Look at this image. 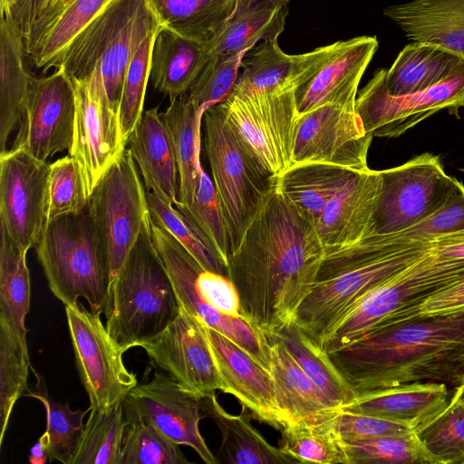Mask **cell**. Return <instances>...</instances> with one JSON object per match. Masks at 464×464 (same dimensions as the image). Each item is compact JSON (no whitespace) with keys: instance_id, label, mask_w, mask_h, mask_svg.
<instances>
[{"instance_id":"obj_1","label":"cell","mask_w":464,"mask_h":464,"mask_svg":"<svg viewBox=\"0 0 464 464\" xmlns=\"http://www.w3.org/2000/svg\"><path fill=\"white\" fill-rule=\"evenodd\" d=\"M324 256L314 222L284 196L276 180L228 260L240 315L264 333L295 322Z\"/></svg>"},{"instance_id":"obj_2","label":"cell","mask_w":464,"mask_h":464,"mask_svg":"<svg viewBox=\"0 0 464 464\" xmlns=\"http://www.w3.org/2000/svg\"><path fill=\"white\" fill-rule=\"evenodd\" d=\"M355 392L464 378V312L379 325L328 353Z\"/></svg>"},{"instance_id":"obj_3","label":"cell","mask_w":464,"mask_h":464,"mask_svg":"<svg viewBox=\"0 0 464 464\" xmlns=\"http://www.w3.org/2000/svg\"><path fill=\"white\" fill-rule=\"evenodd\" d=\"M430 246L391 251L379 235L324 248L311 293L295 323L321 346L346 313L363 296L423 256Z\"/></svg>"},{"instance_id":"obj_4","label":"cell","mask_w":464,"mask_h":464,"mask_svg":"<svg viewBox=\"0 0 464 464\" xmlns=\"http://www.w3.org/2000/svg\"><path fill=\"white\" fill-rule=\"evenodd\" d=\"M180 309L152 240L150 215L111 287L105 325L127 351L159 335L175 321Z\"/></svg>"},{"instance_id":"obj_5","label":"cell","mask_w":464,"mask_h":464,"mask_svg":"<svg viewBox=\"0 0 464 464\" xmlns=\"http://www.w3.org/2000/svg\"><path fill=\"white\" fill-rule=\"evenodd\" d=\"M161 25L150 0H111L74 39L57 68L71 78L92 76L120 113L130 63Z\"/></svg>"},{"instance_id":"obj_6","label":"cell","mask_w":464,"mask_h":464,"mask_svg":"<svg viewBox=\"0 0 464 464\" xmlns=\"http://www.w3.org/2000/svg\"><path fill=\"white\" fill-rule=\"evenodd\" d=\"M151 236L180 304L206 325L231 339L270 371L266 335L240 315L238 293L231 280L203 269L169 232L152 220Z\"/></svg>"},{"instance_id":"obj_7","label":"cell","mask_w":464,"mask_h":464,"mask_svg":"<svg viewBox=\"0 0 464 464\" xmlns=\"http://www.w3.org/2000/svg\"><path fill=\"white\" fill-rule=\"evenodd\" d=\"M34 248L57 299L64 305H76L79 298H84L92 312H105L109 274L88 204L48 221Z\"/></svg>"},{"instance_id":"obj_8","label":"cell","mask_w":464,"mask_h":464,"mask_svg":"<svg viewBox=\"0 0 464 464\" xmlns=\"http://www.w3.org/2000/svg\"><path fill=\"white\" fill-rule=\"evenodd\" d=\"M464 280V260L443 259L430 249L354 304L324 340L327 352L343 348L379 325L412 319L432 295Z\"/></svg>"},{"instance_id":"obj_9","label":"cell","mask_w":464,"mask_h":464,"mask_svg":"<svg viewBox=\"0 0 464 464\" xmlns=\"http://www.w3.org/2000/svg\"><path fill=\"white\" fill-rule=\"evenodd\" d=\"M203 129L211 179L227 227L233 253L276 179L266 175L243 147L230 128L220 104L205 111Z\"/></svg>"},{"instance_id":"obj_10","label":"cell","mask_w":464,"mask_h":464,"mask_svg":"<svg viewBox=\"0 0 464 464\" xmlns=\"http://www.w3.org/2000/svg\"><path fill=\"white\" fill-rule=\"evenodd\" d=\"M136 166L126 148L88 199L90 216L107 265L110 290L150 216L147 191Z\"/></svg>"},{"instance_id":"obj_11","label":"cell","mask_w":464,"mask_h":464,"mask_svg":"<svg viewBox=\"0 0 464 464\" xmlns=\"http://www.w3.org/2000/svg\"><path fill=\"white\" fill-rule=\"evenodd\" d=\"M295 91L230 95L219 103L240 143L262 170L273 179L293 165L301 117Z\"/></svg>"},{"instance_id":"obj_12","label":"cell","mask_w":464,"mask_h":464,"mask_svg":"<svg viewBox=\"0 0 464 464\" xmlns=\"http://www.w3.org/2000/svg\"><path fill=\"white\" fill-rule=\"evenodd\" d=\"M380 173L382 189L372 235L394 234L415 226L443 208L462 185L448 175L439 157L430 152Z\"/></svg>"},{"instance_id":"obj_13","label":"cell","mask_w":464,"mask_h":464,"mask_svg":"<svg viewBox=\"0 0 464 464\" xmlns=\"http://www.w3.org/2000/svg\"><path fill=\"white\" fill-rule=\"evenodd\" d=\"M76 368L89 396L90 411L110 409L124 400L137 384L122 359L126 352L110 334L100 313L82 303L65 305Z\"/></svg>"},{"instance_id":"obj_14","label":"cell","mask_w":464,"mask_h":464,"mask_svg":"<svg viewBox=\"0 0 464 464\" xmlns=\"http://www.w3.org/2000/svg\"><path fill=\"white\" fill-rule=\"evenodd\" d=\"M385 73L386 69L377 70L355 101L364 129L373 137H398L440 110L456 112L464 106V65L427 90L401 96L388 92Z\"/></svg>"},{"instance_id":"obj_15","label":"cell","mask_w":464,"mask_h":464,"mask_svg":"<svg viewBox=\"0 0 464 464\" xmlns=\"http://www.w3.org/2000/svg\"><path fill=\"white\" fill-rule=\"evenodd\" d=\"M50 165L22 150L0 153L1 228L27 252L48 223Z\"/></svg>"},{"instance_id":"obj_16","label":"cell","mask_w":464,"mask_h":464,"mask_svg":"<svg viewBox=\"0 0 464 464\" xmlns=\"http://www.w3.org/2000/svg\"><path fill=\"white\" fill-rule=\"evenodd\" d=\"M71 78V77H70ZM75 92V121L69 155L80 167L90 197L97 183L126 150L120 113L92 76L71 78Z\"/></svg>"},{"instance_id":"obj_17","label":"cell","mask_w":464,"mask_h":464,"mask_svg":"<svg viewBox=\"0 0 464 464\" xmlns=\"http://www.w3.org/2000/svg\"><path fill=\"white\" fill-rule=\"evenodd\" d=\"M75 92L62 68L48 76H33L17 135L10 149L22 150L46 161L69 150L73 139Z\"/></svg>"},{"instance_id":"obj_18","label":"cell","mask_w":464,"mask_h":464,"mask_svg":"<svg viewBox=\"0 0 464 464\" xmlns=\"http://www.w3.org/2000/svg\"><path fill=\"white\" fill-rule=\"evenodd\" d=\"M200 396L184 389L169 375L155 372L137 384L122 401L126 424L140 420L153 424L179 445L193 449L207 464L219 463L199 430Z\"/></svg>"},{"instance_id":"obj_19","label":"cell","mask_w":464,"mask_h":464,"mask_svg":"<svg viewBox=\"0 0 464 464\" xmlns=\"http://www.w3.org/2000/svg\"><path fill=\"white\" fill-rule=\"evenodd\" d=\"M300 116L293 165L313 162L356 171L369 169L373 136L366 132L355 107L325 104Z\"/></svg>"},{"instance_id":"obj_20","label":"cell","mask_w":464,"mask_h":464,"mask_svg":"<svg viewBox=\"0 0 464 464\" xmlns=\"http://www.w3.org/2000/svg\"><path fill=\"white\" fill-rule=\"evenodd\" d=\"M140 347L158 368L184 389L200 397L216 390L224 392V382L215 362L206 324L182 305L174 322Z\"/></svg>"},{"instance_id":"obj_21","label":"cell","mask_w":464,"mask_h":464,"mask_svg":"<svg viewBox=\"0 0 464 464\" xmlns=\"http://www.w3.org/2000/svg\"><path fill=\"white\" fill-rule=\"evenodd\" d=\"M379 46L375 36L331 44L314 72L295 91L300 115L325 104L355 107L361 79Z\"/></svg>"},{"instance_id":"obj_22","label":"cell","mask_w":464,"mask_h":464,"mask_svg":"<svg viewBox=\"0 0 464 464\" xmlns=\"http://www.w3.org/2000/svg\"><path fill=\"white\" fill-rule=\"evenodd\" d=\"M206 330L224 392L235 396L256 418L281 430L270 371L223 334L208 325Z\"/></svg>"},{"instance_id":"obj_23","label":"cell","mask_w":464,"mask_h":464,"mask_svg":"<svg viewBox=\"0 0 464 464\" xmlns=\"http://www.w3.org/2000/svg\"><path fill=\"white\" fill-rule=\"evenodd\" d=\"M382 189L380 170L356 172L328 201L315 223L324 248L341 246L372 235Z\"/></svg>"},{"instance_id":"obj_24","label":"cell","mask_w":464,"mask_h":464,"mask_svg":"<svg viewBox=\"0 0 464 464\" xmlns=\"http://www.w3.org/2000/svg\"><path fill=\"white\" fill-rule=\"evenodd\" d=\"M330 49L331 44H328L305 53L288 54L279 46L278 38L261 41L244 55L242 72L230 95L246 96L295 89L314 72Z\"/></svg>"},{"instance_id":"obj_25","label":"cell","mask_w":464,"mask_h":464,"mask_svg":"<svg viewBox=\"0 0 464 464\" xmlns=\"http://www.w3.org/2000/svg\"><path fill=\"white\" fill-rule=\"evenodd\" d=\"M450 397L443 382H412L360 393L341 410L401 423L415 431L445 409Z\"/></svg>"},{"instance_id":"obj_26","label":"cell","mask_w":464,"mask_h":464,"mask_svg":"<svg viewBox=\"0 0 464 464\" xmlns=\"http://www.w3.org/2000/svg\"><path fill=\"white\" fill-rule=\"evenodd\" d=\"M265 334L282 429L295 421L321 420L336 414L341 408L308 377L279 340Z\"/></svg>"},{"instance_id":"obj_27","label":"cell","mask_w":464,"mask_h":464,"mask_svg":"<svg viewBox=\"0 0 464 464\" xmlns=\"http://www.w3.org/2000/svg\"><path fill=\"white\" fill-rule=\"evenodd\" d=\"M126 148L139 167L147 191L174 206L179 195L178 167L158 106L143 111Z\"/></svg>"},{"instance_id":"obj_28","label":"cell","mask_w":464,"mask_h":464,"mask_svg":"<svg viewBox=\"0 0 464 464\" xmlns=\"http://www.w3.org/2000/svg\"><path fill=\"white\" fill-rule=\"evenodd\" d=\"M383 14L412 42L440 44L464 56V0H412Z\"/></svg>"},{"instance_id":"obj_29","label":"cell","mask_w":464,"mask_h":464,"mask_svg":"<svg viewBox=\"0 0 464 464\" xmlns=\"http://www.w3.org/2000/svg\"><path fill=\"white\" fill-rule=\"evenodd\" d=\"M24 35L13 16L0 22V149L22 120L33 76L26 66Z\"/></svg>"},{"instance_id":"obj_30","label":"cell","mask_w":464,"mask_h":464,"mask_svg":"<svg viewBox=\"0 0 464 464\" xmlns=\"http://www.w3.org/2000/svg\"><path fill=\"white\" fill-rule=\"evenodd\" d=\"M208 60L205 43L161 25L153 43L150 80L172 101L188 91Z\"/></svg>"},{"instance_id":"obj_31","label":"cell","mask_w":464,"mask_h":464,"mask_svg":"<svg viewBox=\"0 0 464 464\" xmlns=\"http://www.w3.org/2000/svg\"><path fill=\"white\" fill-rule=\"evenodd\" d=\"M288 4L274 0H238L223 30L205 43L209 59L249 51L258 42L278 38L284 32Z\"/></svg>"},{"instance_id":"obj_32","label":"cell","mask_w":464,"mask_h":464,"mask_svg":"<svg viewBox=\"0 0 464 464\" xmlns=\"http://www.w3.org/2000/svg\"><path fill=\"white\" fill-rule=\"evenodd\" d=\"M464 65V56L440 44L412 42L399 53L386 69L385 85L390 94L401 96L427 90Z\"/></svg>"},{"instance_id":"obj_33","label":"cell","mask_w":464,"mask_h":464,"mask_svg":"<svg viewBox=\"0 0 464 464\" xmlns=\"http://www.w3.org/2000/svg\"><path fill=\"white\" fill-rule=\"evenodd\" d=\"M201 411L218 428L222 442L218 457L227 464H288L295 463L279 448L271 445L256 430L243 412L227 413L214 392L201 398Z\"/></svg>"},{"instance_id":"obj_34","label":"cell","mask_w":464,"mask_h":464,"mask_svg":"<svg viewBox=\"0 0 464 464\" xmlns=\"http://www.w3.org/2000/svg\"><path fill=\"white\" fill-rule=\"evenodd\" d=\"M203 115L185 94L170 101L169 108L160 113L177 162L178 202L182 205H189L193 201L203 169L200 162Z\"/></svg>"},{"instance_id":"obj_35","label":"cell","mask_w":464,"mask_h":464,"mask_svg":"<svg viewBox=\"0 0 464 464\" xmlns=\"http://www.w3.org/2000/svg\"><path fill=\"white\" fill-rule=\"evenodd\" d=\"M356 172L332 164L299 163L276 182L284 196L315 224L328 201Z\"/></svg>"},{"instance_id":"obj_36","label":"cell","mask_w":464,"mask_h":464,"mask_svg":"<svg viewBox=\"0 0 464 464\" xmlns=\"http://www.w3.org/2000/svg\"><path fill=\"white\" fill-rule=\"evenodd\" d=\"M268 334L283 343L308 377L338 407L348 405L358 396L329 353L295 322Z\"/></svg>"},{"instance_id":"obj_37","label":"cell","mask_w":464,"mask_h":464,"mask_svg":"<svg viewBox=\"0 0 464 464\" xmlns=\"http://www.w3.org/2000/svg\"><path fill=\"white\" fill-rule=\"evenodd\" d=\"M162 26L199 43L223 30L238 0H150Z\"/></svg>"},{"instance_id":"obj_38","label":"cell","mask_w":464,"mask_h":464,"mask_svg":"<svg viewBox=\"0 0 464 464\" xmlns=\"http://www.w3.org/2000/svg\"><path fill=\"white\" fill-rule=\"evenodd\" d=\"M338 412L321 420L286 425L281 430L279 449L295 463L350 464L345 441L337 428Z\"/></svg>"},{"instance_id":"obj_39","label":"cell","mask_w":464,"mask_h":464,"mask_svg":"<svg viewBox=\"0 0 464 464\" xmlns=\"http://www.w3.org/2000/svg\"><path fill=\"white\" fill-rule=\"evenodd\" d=\"M27 251L16 245L1 228L0 321L26 339L25 318L30 310L31 284Z\"/></svg>"},{"instance_id":"obj_40","label":"cell","mask_w":464,"mask_h":464,"mask_svg":"<svg viewBox=\"0 0 464 464\" xmlns=\"http://www.w3.org/2000/svg\"><path fill=\"white\" fill-rule=\"evenodd\" d=\"M90 411L71 464H120L127 426L122 402Z\"/></svg>"},{"instance_id":"obj_41","label":"cell","mask_w":464,"mask_h":464,"mask_svg":"<svg viewBox=\"0 0 464 464\" xmlns=\"http://www.w3.org/2000/svg\"><path fill=\"white\" fill-rule=\"evenodd\" d=\"M29 369L27 339L0 321V447L14 404L27 392Z\"/></svg>"},{"instance_id":"obj_42","label":"cell","mask_w":464,"mask_h":464,"mask_svg":"<svg viewBox=\"0 0 464 464\" xmlns=\"http://www.w3.org/2000/svg\"><path fill=\"white\" fill-rule=\"evenodd\" d=\"M111 0H74L45 33L29 58L44 73L59 66L74 39Z\"/></svg>"},{"instance_id":"obj_43","label":"cell","mask_w":464,"mask_h":464,"mask_svg":"<svg viewBox=\"0 0 464 464\" xmlns=\"http://www.w3.org/2000/svg\"><path fill=\"white\" fill-rule=\"evenodd\" d=\"M44 384L43 379L39 378L37 387L24 394L40 401L45 409L46 430L39 440L44 446L50 461L71 464L84 429V416L90 408L87 411H72L68 403L53 400Z\"/></svg>"},{"instance_id":"obj_44","label":"cell","mask_w":464,"mask_h":464,"mask_svg":"<svg viewBox=\"0 0 464 464\" xmlns=\"http://www.w3.org/2000/svg\"><path fill=\"white\" fill-rule=\"evenodd\" d=\"M415 433L436 464H464V404L456 397Z\"/></svg>"},{"instance_id":"obj_45","label":"cell","mask_w":464,"mask_h":464,"mask_svg":"<svg viewBox=\"0 0 464 464\" xmlns=\"http://www.w3.org/2000/svg\"><path fill=\"white\" fill-rule=\"evenodd\" d=\"M344 441L350 464H436L415 431Z\"/></svg>"},{"instance_id":"obj_46","label":"cell","mask_w":464,"mask_h":464,"mask_svg":"<svg viewBox=\"0 0 464 464\" xmlns=\"http://www.w3.org/2000/svg\"><path fill=\"white\" fill-rule=\"evenodd\" d=\"M151 220L169 232L203 269L227 276V265L191 221L174 206L147 191Z\"/></svg>"},{"instance_id":"obj_47","label":"cell","mask_w":464,"mask_h":464,"mask_svg":"<svg viewBox=\"0 0 464 464\" xmlns=\"http://www.w3.org/2000/svg\"><path fill=\"white\" fill-rule=\"evenodd\" d=\"M174 207L182 212L227 265L231 256V242L212 179L203 169L193 201Z\"/></svg>"},{"instance_id":"obj_48","label":"cell","mask_w":464,"mask_h":464,"mask_svg":"<svg viewBox=\"0 0 464 464\" xmlns=\"http://www.w3.org/2000/svg\"><path fill=\"white\" fill-rule=\"evenodd\" d=\"M464 230V186L440 210L401 232L380 235L392 251L420 246H430L432 242Z\"/></svg>"},{"instance_id":"obj_49","label":"cell","mask_w":464,"mask_h":464,"mask_svg":"<svg viewBox=\"0 0 464 464\" xmlns=\"http://www.w3.org/2000/svg\"><path fill=\"white\" fill-rule=\"evenodd\" d=\"M179 445L153 424L140 420L126 426L120 464H188Z\"/></svg>"},{"instance_id":"obj_50","label":"cell","mask_w":464,"mask_h":464,"mask_svg":"<svg viewBox=\"0 0 464 464\" xmlns=\"http://www.w3.org/2000/svg\"><path fill=\"white\" fill-rule=\"evenodd\" d=\"M248 51L211 57L188 91L187 99L199 111L224 102L231 94L239 74L241 61Z\"/></svg>"},{"instance_id":"obj_51","label":"cell","mask_w":464,"mask_h":464,"mask_svg":"<svg viewBox=\"0 0 464 464\" xmlns=\"http://www.w3.org/2000/svg\"><path fill=\"white\" fill-rule=\"evenodd\" d=\"M158 31L143 41L131 60L125 77L120 107L121 130L125 141L144 111L146 88L150 77L152 47Z\"/></svg>"},{"instance_id":"obj_52","label":"cell","mask_w":464,"mask_h":464,"mask_svg":"<svg viewBox=\"0 0 464 464\" xmlns=\"http://www.w3.org/2000/svg\"><path fill=\"white\" fill-rule=\"evenodd\" d=\"M89 197L79 165L70 155L50 165L48 221L84 208Z\"/></svg>"},{"instance_id":"obj_53","label":"cell","mask_w":464,"mask_h":464,"mask_svg":"<svg viewBox=\"0 0 464 464\" xmlns=\"http://www.w3.org/2000/svg\"><path fill=\"white\" fill-rule=\"evenodd\" d=\"M336 423L343 440L398 435L414 431L401 423L343 410H340L336 416Z\"/></svg>"},{"instance_id":"obj_54","label":"cell","mask_w":464,"mask_h":464,"mask_svg":"<svg viewBox=\"0 0 464 464\" xmlns=\"http://www.w3.org/2000/svg\"><path fill=\"white\" fill-rule=\"evenodd\" d=\"M464 312V280L426 299L411 320L420 316L445 315Z\"/></svg>"},{"instance_id":"obj_55","label":"cell","mask_w":464,"mask_h":464,"mask_svg":"<svg viewBox=\"0 0 464 464\" xmlns=\"http://www.w3.org/2000/svg\"><path fill=\"white\" fill-rule=\"evenodd\" d=\"M74 0H50L44 11L36 21L29 36L24 41L26 53L28 58L35 51L40 41L48 31V29L56 21L64 9L70 5Z\"/></svg>"},{"instance_id":"obj_56","label":"cell","mask_w":464,"mask_h":464,"mask_svg":"<svg viewBox=\"0 0 464 464\" xmlns=\"http://www.w3.org/2000/svg\"><path fill=\"white\" fill-rule=\"evenodd\" d=\"M50 0H21L14 7L12 16L19 24L25 41L36 21L39 19Z\"/></svg>"},{"instance_id":"obj_57","label":"cell","mask_w":464,"mask_h":464,"mask_svg":"<svg viewBox=\"0 0 464 464\" xmlns=\"http://www.w3.org/2000/svg\"><path fill=\"white\" fill-rule=\"evenodd\" d=\"M430 251L440 258L464 260V239L451 244L432 246Z\"/></svg>"},{"instance_id":"obj_58","label":"cell","mask_w":464,"mask_h":464,"mask_svg":"<svg viewBox=\"0 0 464 464\" xmlns=\"http://www.w3.org/2000/svg\"><path fill=\"white\" fill-rule=\"evenodd\" d=\"M49 459L46 450L43 443L38 440V442L34 445L29 454V462L32 464H44Z\"/></svg>"},{"instance_id":"obj_59","label":"cell","mask_w":464,"mask_h":464,"mask_svg":"<svg viewBox=\"0 0 464 464\" xmlns=\"http://www.w3.org/2000/svg\"><path fill=\"white\" fill-rule=\"evenodd\" d=\"M21 0H0L1 16H12L13 10Z\"/></svg>"},{"instance_id":"obj_60","label":"cell","mask_w":464,"mask_h":464,"mask_svg":"<svg viewBox=\"0 0 464 464\" xmlns=\"http://www.w3.org/2000/svg\"><path fill=\"white\" fill-rule=\"evenodd\" d=\"M452 396L456 397L464 404V383L455 387Z\"/></svg>"},{"instance_id":"obj_61","label":"cell","mask_w":464,"mask_h":464,"mask_svg":"<svg viewBox=\"0 0 464 464\" xmlns=\"http://www.w3.org/2000/svg\"><path fill=\"white\" fill-rule=\"evenodd\" d=\"M274 1H280V2H285V3H289L291 0H274Z\"/></svg>"},{"instance_id":"obj_62","label":"cell","mask_w":464,"mask_h":464,"mask_svg":"<svg viewBox=\"0 0 464 464\" xmlns=\"http://www.w3.org/2000/svg\"><path fill=\"white\" fill-rule=\"evenodd\" d=\"M462 383H464V378H463V382H462Z\"/></svg>"}]
</instances>
